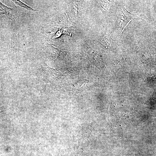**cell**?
Listing matches in <instances>:
<instances>
[{
  "instance_id": "cell-1",
  "label": "cell",
  "mask_w": 156,
  "mask_h": 156,
  "mask_svg": "<svg viewBox=\"0 0 156 156\" xmlns=\"http://www.w3.org/2000/svg\"><path fill=\"white\" fill-rule=\"evenodd\" d=\"M118 14V26L120 31L122 32L129 22L136 16L131 13L123 7L119 8Z\"/></svg>"
},
{
  "instance_id": "cell-2",
  "label": "cell",
  "mask_w": 156,
  "mask_h": 156,
  "mask_svg": "<svg viewBox=\"0 0 156 156\" xmlns=\"http://www.w3.org/2000/svg\"><path fill=\"white\" fill-rule=\"evenodd\" d=\"M12 1L16 5L23 8L30 12H36L37 10L33 9L24 3L20 0H12Z\"/></svg>"
},
{
  "instance_id": "cell-3",
  "label": "cell",
  "mask_w": 156,
  "mask_h": 156,
  "mask_svg": "<svg viewBox=\"0 0 156 156\" xmlns=\"http://www.w3.org/2000/svg\"><path fill=\"white\" fill-rule=\"evenodd\" d=\"M3 112V111L1 109H0V113Z\"/></svg>"
}]
</instances>
